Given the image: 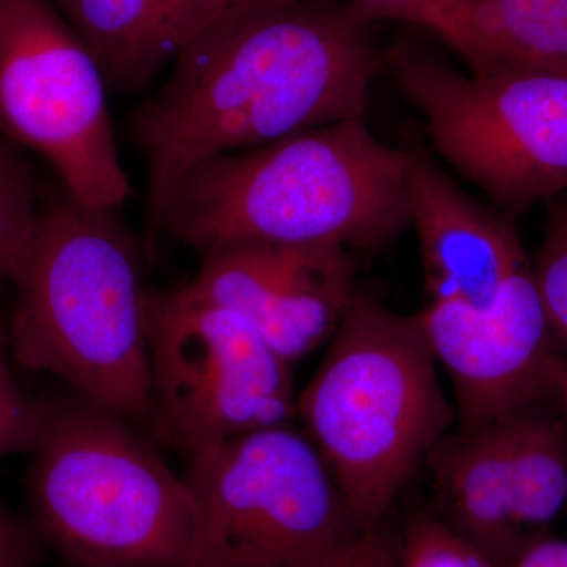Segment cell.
<instances>
[{
  "mask_svg": "<svg viewBox=\"0 0 567 567\" xmlns=\"http://www.w3.org/2000/svg\"><path fill=\"white\" fill-rule=\"evenodd\" d=\"M382 65L371 24L349 0H230L130 114L148 234L204 159L364 118Z\"/></svg>",
  "mask_w": 567,
  "mask_h": 567,
  "instance_id": "obj_1",
  "label": "cell"
},
{
  "mask_svg": "<svg viewBox=\"0 0 567 567\" xmlns=\"http://www.w3.org/2000/svg\"><path fill=\"white\" fill-rule=\"evenodd\" d=\"M413 156L377 140L364 118L212 156L175 185L156 235L200 254L238 244L377 252L412 226Z\"/></svg>",
  "mask_w": 567,
  "mask_h": 567,
  "instance_id": "obj_2",
  "label": "cell"
},
{
  "mask_svg": "<svg viewBox=\"0 0 567 567\" xmlns=\"http://www.w3.org/2000/svg\"><path fill=\"white\" fill-rule=\"evenodd\" d=\"M62 194L40 205L13 286L14 360L110 406L151 416L147 305L140 252L118 215Z\"/></svg>",
  "mask_w": 567,
  "mask_h": 567,
  "instance_id": "obj_3",
  "label": "cell"
},
{
  "mask_svg": "<svg viewBox=\"0 0 567 567\" xmlns=\"http://www.w3.org/2000/svg\"><path fill=\"white\" fill-rule=\"evenodd\" d=\"M28 516L65 567H188L194 507L137 423L65 390L41 395Z\"/></svg>",
  "mask_w": 567,
  "mask_h": 567,
  "instance_id": "obj_4",
  "label": "cell"
},
{
  "mask_svg": "<svg viewBox=\"0 0 567 567\" xmlns=\"http://www.w3.org/2000/svg\"><path fill=\"white\" fill-rule=\"evenodd\" d=\"M436 365L420 312L398 315L357 293L298 395L306 435L363 529L390 517L456 420Z\"/></svg>",
  "mask_w": 567,
  "mask_h": 567,
  "instance_id": "obj_5",
  "label": "cell"
},
{
  "mask_svg": "<svg viewBox=\"0 0 567 567\" xmlns=\"http://www.w3.org/2000/svg\"><path fill=\"white\" fill-rule=\"evenodd\" d=\"M188 567H305L363 533L315 443L289 423L188 458Z\"/></svg>",
  "mask_w": 567,
  "mask_h": 567,
  "instance_id": "obj_6",
  "label": "cell"
},
{
  "mask_svg": "<svg viewBox=\"0 0 567 567\" xmlns=\"http://www.w3.org/2000/svg\"><path fill=\"white\" fill-rule=\"evenodd\" d=\"M440 155L511 218L567 188V70L464 74L401 43L386 58Z\"/></svg>",
  "mask_w": 567,
  "mask_h": 567,
  "instance_id": "obj_7",
  "label": "cell"
},
{
  "mask_svg": "<svg viewBox=\"0 0 567 567\" xmlns=\"http://www.w3.org/2000/svg\"><path fill=\"white\" fill-rule=\"evenodd\" d=\"M147 333V424L183 456L297 416L292 364L248 320L186 284L148 295Z\"/></svg>",
  "mask_w": 567,
  "mask_h": 567,
  "instance_id": "obj_8",
  "label": "cell"
},
{
  "mask_svg": "<svg viewBox=\"0 0 567 567\" xmlns=\"http://www.w3.org/2000/svg\"><path fill=\"white\" fill-rule=\"evenodd\" d=\"M99 63L52 0H11L0 21V134L43 156L63 192L121 210L132 196Z\"/></svg>",
  "mask_w": 567,
  "mask_h": 567,
  "instance_id": "obj_9",
  "label": "cell"
},
{
  "mask_svg": "<svg viewBox=\"0 0 567 567\" xmlns=\"http://www.w3.org/2000/svg\"><path fill=\"white\" fill-rule=\"evenodd\" d=\"M547 405L447 432L425 457L429 509L498 567L550 535L567 505V427Z\"/></svg>",
  "mask_w": 567,
  "mask_h": 567,
  "instance_id": "obj_10",
  "label": "cell"
},
{
  "mask_svg": "<svg viewBox=\"0 0 567 567\" xmlns=\"http://www.w3.org/2000/svg\"><path fill=\"white\" fill-rule=\"evenodd\" d=\"M425 334L453 383L458 429L491 423L559 398L565 347L524 265L487 309L435 301L420 312Z\"/></svg>",
  "mask_w": 567,
  "mask_h": 567,
  "instance_id": "obj_11",
  "label": "cell"
},
{
  "mask_svg": "<svg viewBox=\"0 0 567 567\" xmlns=\"http://www.w3.org/2000/svg\"><path fill=\"white\" fill-rule=\"evenodd\" d=\"M186 286L248 320L289 364L331 341L358 293L352 251L328 244L223 246Z\"/></svg>",
  "mask_w": 567,
  "mask_h": 567,
  "instance_id": "obj_12",
  "label": "cell"
},
{
  "mask_svg": "<svg viewBox=\"0 0 567 567\" xmlns=\"http://www.w3.org/2000/svg\"><path fill=\"white\" fill-rule=\"evenodd\" d=\"M409 208L429 303L491 308L507 279L528 264L516 219L477 203L421 153L410 167Z\"/></svg>",
  "mask_w": 567,
  "mask_h": 567,
  "instance_id": "obj_13",
  "label": "cell"
},
{
  "mask_svg": "<svg viewBox=\"0 0 567 567\" xmlns=\"http://www.w3.org/2000/svg\"><path fill=\"white\" fill-rule=\"evenodd\" d=\"M91 51L110 92L151 87L230 0H52Z\"/></svg>",
  "mask_w": 567,
  "mask_h": 567,
  "instance_id": "obj_14",
  "label": "cell"
},
{
  "mask_svg": "<svg viewBox=\"0 0 567 567\" xmlns=\"http://www.w3.org/2000/svg\"><path fill=\"white\" fill-rule=\"evenodd\" d=\"M488 71L567 70V0H468Z\"/></svg>",
  "mask_w": 567,
  "mask_h": 567,
  "instance_id": "obj_15",
  "label": "cell"
},
{
  "mask_svg": "<svg viewBox=\"0 0 567 567\" xmlns=\"http://www.w3.org/2000/svg\"><path fill=\"white\" fill-rule=\"evenodd\" d=\"M369 24L393 20L434 33L461 55L473 74L488 71L468 0H349Z\"/></svg>",
  "mask_w": 567,
  "mask_h": 567,
  "instance_id": "obj_16",
  "label": "cell"
},
{
  "mask_svg": "<svg viewBox=\"0 0 567 567\" xmlns=\"http://www.w3.org/2000/svg\"><path fill=\"white\" fill-rule=\"evenodd\" d=\"M31 167L0 134V286L14 284L31 249L40 215Z\"/></svg>",
  "mask_w": 567,
  "mask_h": 567,
  "instance_id": "obj_17",
  "label": "cell"
},
{
  "mask_svg": "<svg viewBox=\"0 0 567 567\" xmlns=\"http://www.w3.org/2000/svg\"><path fill=\"white\" fill-rule=\"evenodd\" d=\"M533 274L551 327L565 347L558 406L567 427V199L550 200L546 235Z\"/></svg>",
  "mask_w": 567,
  "mask_h": 567,
  "instance_id": "obj_18",
  "label": "cell"
},
{
  "mask_svg": "<svg viewBox=\"0 0 567 567\" xmlns=\"http://www.w3.org/2000/svg\"><path fill=\"white\" fill-rule=\"evenodd\" d=\"M401 529V567H498L429 507L410 513Z\"/></svg>",
  "mask_w": 567,
  "mask_h": 567,
  "instance_id": "obj_19",
  "label": "cell"
},
{
  "mask_svg": "<svg viewBox=\"0 0 567 567\" xmlns=\"http://www.w3.org/2000/svg\"><path fill=\"white\" fill-rule=\"evenodd\" d=\"M43 401L25 393L0 342V457L31 454L43 425Z\"/></svg>",
  "mask_w": 567,
  "mask_h": 567,
  "instance_id": "obj_20",
  "label": "cell"
},
{
  "mask_svg": "<svg viewBox=\"0 0 567 567\" xmlns=\"http://www.w3.org/2000/svg\"><path fill=\"white\" fill-rule=\"evenodd\" d=\"M402 529L388 517L352 544L305 567H401Z\"/></svg>",
  "mask_w": 567,
  "mask_h": 567,
  "instance_id": "obj_21",
  "label": "cell"
},
{
  "mask_svg": "<svg viewBox=\"0 0 567 567\" xmlns=\"http://www.w3.org/2000/svg\"><path fill=\"white\" fill-rule=\"evenodd\" d=\"M50 555L28 514L0 499V567H40Z\"/></svg>",
  "mask_w": 567,
  "mask_h": 567,
  "instance_id": "obj_22",
  "label": "cell"
},
{
  "mask_svg": "<svg viewBox=\"0 0 567 567\" xmlns=\"http://www.w3.org/2000/svg\"><path fill=\"white\" fill-rule=\"evenodd\" d=\"M506 567H567V540L551 533L539 537Z\"/></svg>",
  "mask_w": 567,
  "mask_h": 567,
  "instance_id": "obj_23",
  "label": "cell"
},
{
  "mask_svg": "<svg viewBox=\"0 0 567 567\" xmlns=\"http://www.w3.org/2000/svg\"><path fill=\"white\" fill-rule=\"evenodd\" d=\"M11 0H0V21H2L3 14L9 9Z\"/></svg>",
  "mask_w": 567,
  "mask_h": 567,
  "instance_id": "obj_24",
  "label": "cell"
},
{
  "mask_svg": "<svg viewBox=\"0 0 567 567\" xmlns=\"http://www.w3.org/2000/svg\"><path fill=\"white\" fill-rule=\"evenodd\" d=\"M0 342H6V338H3L2 330H0Z\"/></svg>",
  "mask_w": 567,
  "mask_h": 567,
  "instance_id": "obj_25",
  "label": "cell"
}]
</instances>
